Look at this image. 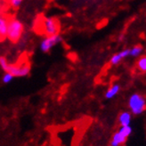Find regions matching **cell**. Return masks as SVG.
<instances>
[{
	"label": "cell",
	"instance_id": "obj_1",
	"mask_svg": "<svg viewBox=\"0 0 146 146\" xmlns=\"http://www.w3.org/2000/svg\"><path fill=\"white\" fill-rule=\"evenodd\" d=\"M24 31V25L18 19H11L8 21L6 38L13 43H17L23 36Z\"/></svg>",
	"mask_w": 146,
	"mask_h": 146
},
{
	"label": "cell",
	"instance_id": "obj_6",
	"mask_svg": "<svg viewBox=\"0 0 146 146\" xmlns=\"http://www.w3.org/2000/svg\"><path fill=\"white\" fill-rule=\"evenodd\" d=\"M129 51L130 49H124L120 51L119 53L113 54L111 58V60H110L111 65H117L118 63H119L124 58H127V56H129Z\"/></svg>",
	"mask_w": 146,
	"mask_h": 146
},
{
	"label": "cell",
	"instance_id": "obj_13",
	"mask_svg": "<svg viewBox=\"0 0 146 146\" xmlns=\"http://www.w3.org/2000/svg\"><path fill=\"white\" fill-rule=\"evenodd\" d=\"M13 78H14V76L12 75L10 72H5L4 75L2 76V82L5 85H8L13 81Z\"/></svg>",
	"mask_w": 146,
	"mask_h": 146
},
{
	"label": "cell",
	"instance_id": "obj_4",
	"mask_svg": "<svg viewBox=\"0 0 146 146\" xmlns=\"http://www.w3.org/2000/svg\"><path fill=\"white\" fill-rule=\"evenodd\" d=\"M31 70V64L29 62L21 63V64H9L8 70L6 72H10L12 75L14 76V78H23L26 77L30 74Z\"/></svg>",
	"mask_w": 146,
	"mask_h": 146
},
{
	"label": "cell",
	"instance_id": "obj_10",
	"mask_svg": "<svg viewBox=\"0 0 146 146\" xmlns=\"http://www.w3.org/2000/svg\"><path fill=\"white\" fill-rule=\"evenodd\" d=\"M120 90V86L118 84H115V85H112L110 88L106 91L105 93V98L106 99H111L113 97H115L117 94H119Z\"/></svg>",
	"mask_w": 146,
	"mask_h": 146
},
{
	"label": "cell",
	"instance_id": "obj_14",
	"mask_svg": "<svg viewBox=\"0 0 146 146\" xmlns=\"http://www.w3.org/2000/svg\"><path fill=\"white\" fill-rule=\"evenodd\" d=\"M9 64H10V62L5 56H0V68H1L5 72H6L7 70H8Z\"/></svg>",
	"mask_w": 146,
	"mask_h": 146
},
{
	"label": "cell",
	"instance_id": "obj_8",
	"mask_svg": "<svg viewBox=\"0 0 146 146\" xmlns=\"http://www.w3.org/2000/svg\"><path fill=\"white\" fill-rule=\"evenodd\" d=\"M127 138L124 136L119 131L115 133L112 136V139L111 141V146H119L124 144L127 142Z\"/></svg>",
	"mask_w": 146,
	"mask_h": 146
},
{
	"label": "cell",
	"instance_id": "obj_9",
	"mask_svg": "<svg viewBox=\"0 0 146 146\" xmlns=\"http://www.w3.org/2000/svg\"><path fill=\"white\" fill-rule=\"evenodd\" d=\"M131 113L128 111H124L119 114V123L120 127L129 126L131 123Z\"/></svg>",
	"mask_w": 146,
	"mask_h": 146
},
{
	"label": "cell",
	"instance_id": "obj_5",
	"mask_svg": "<svg viewBox=\"0 0 146 146\" xmlns=\"http://www.w3.org/2000/svg\"><path fill=\"white\" fill-rule=\"evenodd\" d=\"M43 31L46 36H52L60 32V24L54 17H46L43 21Z\"/></svg>",
	"mask_w": 146,
	"mask_h": 146
},
{
	"label": "cell",
	"instance_id": "obj_2",
	"mask_svg": "<svg viewBox=\"0 0 146 146\" xmlns=\"http://www.w3.org/2000/svg\"><path fill=\"white\" fill-rule=\"evenodd\" d=\"M128 107L134 115H140L146 110V99L140 94H133L128 100Z\"/></svg>",
	"mask_w": 146,
	"mask_h": 146
},
{
	"label": "cell",
	"instance_id": "obj_7",
	"mask_svg": "<svg viewBox=\"0 0 146 146\" xmlns=\"http://www.w3.org/2000/svg\"><path fill=\"white\" fill-rule=\"evenodd\" d=\"M8 21H9L8 19L0 14V40H4L6 38Z\"/></svg>",
	"mask_w": 146,
	"mask_h": 146
},
{
	"label": "cell",
	"instance_id": "obj_12",
	"mask_svg": "<svg viewBox=\"0 0 146 146\" xmlns=\"http://www.w3.org/2000/svg\"><path fill=\"white\" fill-rule=\"evenodd\" d=\"M143 48L141 45H135L133 46L129 51V56H133V57H138L140 56L143 53Z\"/></svg>",
	"mask_w": 146,
	"mask_h": 146
},
{
	"label": "cell",
	"instance_id": "obj_16",
	"mask_svg": "<svg viewBox=\"0 0 146 146\" xmlns=\"http://www.w3.org/2000/svg\"><path fill=\"white\" fill-rule=\"evenodd\" d=\"M52 1H58V0H52Z\"/></svg>",
	"mask_w": 146,
	"mask_h": 146
},
{
	"label": "cell",
	"instance_id": "obj_3",
	"mask_svg": "<svg viewBox=\"0 0 146 146\" xmlns=\"http://www.w3.org/2000/svg\"><path fill=\"white\" fill-rule=\"evenodd\" d=\"M62 41V36L60 33L52 35V36H46L45 38H43L39 44V48L41 52L43 53H48L52 50L55 46L59 45Z\"/></svg>",
	"mask_w": 146,
	"mask_h": 146
},
{
	"label": "cell",
	"instance_id": "obj_11",
	"mask_svg": "<svg viewBox=\"0 0 146 146\" xmlns=\"http://www.w3.org/2000/svg\"><path fill=\"white\" fill-rule=\"evenodd\" d=\"M136 68L140 72H146V55L140 56V58L137 60L136 62Z\"/></svg>",
	"mask_w": 146,
	"mask_h": 146
},
{
	"label": "cell",
	"instance_id": "obj_15",
	"mask_svg": "<svg viewBox=\"0 0 146 146\" xmlns=\"http://www.w3.org/2000/svg\"><path fill=\"white\" fill-rule=\"evenodd\" d=\"M23 0H9L10 5L13 7V8H18L23 4Z\"/></svg>",
	"mask_w": 146,
	"mask_h": 146
}]
</instances>
